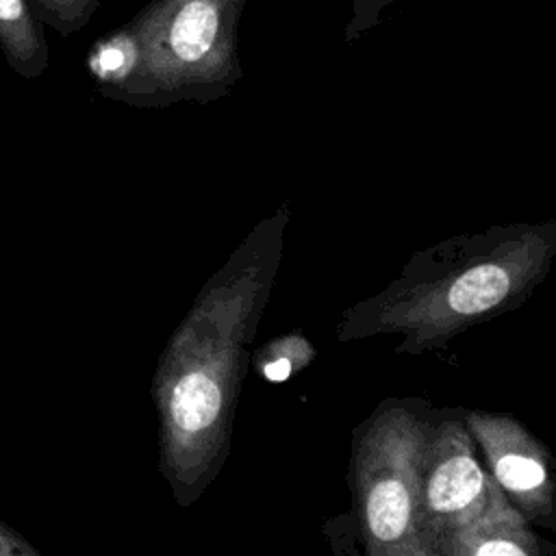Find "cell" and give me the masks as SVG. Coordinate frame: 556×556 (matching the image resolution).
Here are the masks:
<instances>
[{
    "instance_id": "6da1fadb",
    "label": "cell",
    "mask_w": 556,
    "mask_h": 556,
    "mask_svg": "<svg viewBox=\"0 0 556 556\" xmlns=\"http://www.w3.org/2000/svg\"><path fill=\"white\" fill-rule=\"evenodd\" d=\"M287 222V208H278L245 235L161 352L152 378L159 469L180 506L200 500L230 454L250 345L280 267Z\"/></svg>"
},
{
    "instance_id": "7a4b0ae2",
    "label": "cell",
    "mask_w": 556,
    "mask_h": 556,
    "mask_svg": "<svg viewBox=\"0 0 556 556\" xmlns=\"http://www.w3.org/2000/svg\"><path fill=\"white\" fill-rule=\"evenodd\" d=\"M556 256V222L500 224L415 252L376 295L345 308L339 341L400 337L397 352L424 354L519 308Z\"/></svg>"
},
{
    "instance_id": "3957f363",
    "label": "cell",
    "mask_w": 556,
    "mask_h": 556,
    "mask_svg": "<svg viewBox=\"0 0 556 556\" xmlns=\"http://www.w3.org/2000/svg\"><path fill=\"white\" fill-rule=\"evenodd\" d=\"M248 0H152L93 41L100 91L132 106L206 104L241 80L239 28Z\"/></svg>"
},
{
    "instance_id": "277c9868",
    "label": "cell",
    "mask_w": 556,
    "mask_h": 556,
    "mask_svg": "<svg viewBox=\"0 0 556 556\" xmlns=\"http://www.w3.org/2000/svg\"><path fill=\"white\" fill-rule=\"evenodd\" d=\"M434 415L421 397H387L354 432L350 484L369 556H430L419 532L417 491Z\"/></svg>"
},
{
    "instance_id": "5b68a950",
    "label": "cell",
    "mask_w": 556,
    "mask_h": 556,
    "mask_svg": "<svg viewBox=\"0 0 556 556\" xmlns=\"http://www.w3.org/2000/svg\"><path fill=\"white\" fill-rule=\"evenodd\" d=\"M500 486L486 471L463 410H437L419 467L417 517L430 556L439 545L480 517Z\"/></svg>"
},
{
    "instance_id": "8992f818",
    "label": "cell",
    "mask_w": 556,
    "mask_h": 556,
    "mask_svg": "<svg viewBox=\"0 0 556 556\" xmlns=\"http://www.w3.org/2000/svg\"><path fill=\"white\" fill-rule=\"evenodd\" d=\"M493 482L532 523L556 530V478L547 447L510 413L463 410Z\"/></svg>"
},
{
    "instance_id": "52a82bcc",
    "label": "cell",
    "mask_w": 556,
    "mask_h": 556,
    "mask_svg": "<svg viewBox=\"0 0 556 556\" xmlns=\"http://www.w3.org/2000/svg\"><path fill=\"white\" fill-rule=\"evenodd\" d=\"M554 545L541 539L532 523L506 500L502 489L486 510L447 536L437 556H549Z\"/></svg>"
},
{
    "instance_id": "ba28073f",
    "label": "cell",
    "mask_w": 556,
    "mask_h": 556,
    "mask_svg": "<svg viewBox=\"0 0 556 556\" xmlns=\"http://www.w3.org/2000/svg\"><path fill=\"white\" fill-rule=\"evenodd\" d=\"M0 50L9 65L26 78H37L48 67L43 22L30 0H0Z\"/></svg>"
},
{
    "instance_id": "9c48e42d",
    "label": "cell",
    "mask_w": 556,
    "mask_h": 556,
    "mask_svg": "<svg viewBox=\"0 0 556 556\" xmlns=\"http://www.w3.org/2000/svg\"><path fill=\"white\" fill-rule=\"evenodd\" d=\"M315 356V345L300 330H293L263 343L254 352L252 365L267 382H285L293 374L311 365Z\"/></svg>"
},
{
    "instance_id": "30bf717a",
    "label": "cell",
    "mask_w": 556,
    "mask_h": 556,
    "mask_svg": "<svg viewBox=\"0 0 556 556\" xmlns=\"http://www.w3.org/2000/svg\"><path fill=\"white\" fill-rule=\"evenodd\" d=\"M30 4L43 26L67 37L89 24L102 0H30Z\"/></svg>"
},
{
    "instance_id": "8fae6325",
    "label": "cell",
    "mask_w": 556,
    "mask_h": 556,
    "mask_svg": "<svg viewBox=\"0 0 556 556\" xmlns=\"http://www.w3.org/2000/svg\"><path fill=\"white\" fill-rule=\"evenodd\" d=\"M395 2L397 0H352V13L343 28L345 43H354L363 35L371 33L380 24L384 11Z\"/></svg>"
}]
</instances>
